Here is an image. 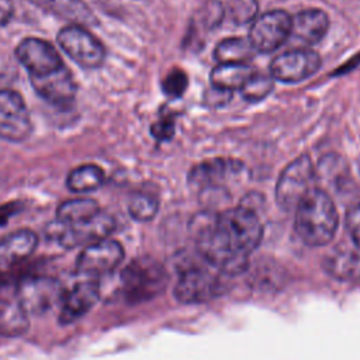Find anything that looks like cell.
<instances>
[{
  "label": "cell",
  "mask_w": 360,
  "mask_h": 360,
  "mask_svg": "<svg viewBox=\"0 0 360 360\" xmlns=\"http://www.w3.org/2000/svg\"><path fill=\"white\" fill-rule=\"evenodd\" d=\"M121 294L128 304H142L156 298L167 284L163 266L152 257H138L120 274Z\"/></svg>",
  "instance_id": "3957f363"
},
{
  "label": "cell",
  "mask_w": 360,
  "mask_h": 360,
  "mask_svg": "<svg viewBox=\"0 0 360 360\" xmlns=\"http://www.w3.org/2000/svg\"><path fill=\"white\" fill-rule=\"evenodd\" d=\"M273 87H274V80L270 75L255 72L239 91L242 93V97L246 101L257 103L260 100H264L271 93Z\"/></svg>",
  "instance_id": "d4e9b609"
},
{
  "label": "cell",
  "mask_w": 360,
  "mask_h": 360,
  "mask_svg": "<svg viewBox=\"0 0 360 360\" xmlns=\"http://www.w3.org/2000/svg\"><path fill=\"white\" fill-rule=\"evenodd\" d=\"M316 170L308 155H301L288 163L281 172L274 195L283 210H295L301 198L314 188Z\"/></svg>",
  "instance_id": "5b68a950"
},
{
  "label": "cell",
  "mask_w": 360,
  "mask_h": 360,
  "mask_svg": "<svg viewBox=\"0 0 360 360\" xmlns=\"http://www.w3.org/2000/svg\"><path fill=\"white\" fill-rule=\"evenodd\" d=\"M338 226V210L326 191L314 187L297 204L294 229L305 245L312 248L328 245Z\"/></svg>",
  "instance_id": "6da1fadb"
},
{
  "label": "cell",
  "mask_w": 360,
  "mask_h": 360,
  "mask_svg": "<svg viewBox=\"0 0 360 360\" xmlns=\"http://www.w3.org/2000/svg\"><path fill=\"white\" fill-rule=\"evenodd\" d=\"M242 163L232 159H211L195 165L188 174V183L198 191L218 187L228 177L238 174L242 170Z\"/></svg>",
  "instance_id": "2e32d148"
},
{
  "label": "cell",
  "mask_w": 360,
  "mask_h": 360,
  "mask_svg": "<svg viewBox=\"0 0 360 360\" xmlns=\"http://www.w3.org/2000/svg\"><path fill=\"white\" fill-rule=\"evenodd\" d=\"M124 259V248L114 239H103L84 246L76 259V271L83 276H103L115 270Z\"/></svg>",
  "instance_id": "7c38bea8"
},
{
  "label": "cell",
  "mask_w": 360,
  "mask_h": 360,
  "mask_svg": "<svg viewBox=\"0 0 360 360\" xmlns=\"http://www.w3.org/2000/svg\"><path fill=\"white\" fill-rule=\"evenodd\" d=\"M345 221L354 245L360 249V204H356L352 208H349Z\"/></svg>",
  "instance_id": "83f0119b"
},
{
  "label": "cell",
  "mask_w": 360,
  "mask_h": 360,
  "mask_svg": "<svg viewBox=\"0 0 360 360\" xmlns=\"http://www.w3.org/2000/svg\"><path fill=\"white\" fill-rule=\"evenodd\" d=\"M114 228V218L110 214L100 211L94 217L73 225H63L56 221L49 226V235L53 236L60 246L72 249L107 239L108 235L112 233Z\"/></svg>",
  "instance_id": "8992f818"
},
{
  "label": "cell",
  "mask_w": 360,
  "mask_h": 360,
  "mask_svg": "<svg viewBox=\"0 0 360 360\" xmlns=\"http://www.w3.org/2000/svg\"><path fill=\"white\" fill-rule=\"evenodd\" d=\"M65 294L62 283L49 276H30L15 288V297L28 316L48 314L62 304Z\"/></svg>",
  "instance_id": "277c9868"
},
{
  "label": "cell",
  "mask_w": 360,
  "mask_h": 360,
  "mask_svg": "<svg viewBox=\"0 0 360 360\" xmlns=\"http://www.w3.org/2000/svg\"><path fill=\"white\" fill-rule=\"evenodd\" d=\"M15 56L30 77L45 76L63 66L62 58L53 45L39 38L22 39L15 48Z\"/></svg>",
  "instance_id": "4fadbf2b"
},
{
  "label": "cell",
  "mask_w": 360,
  "mask_h": 360,
  "mask_svg": "<svg viewBox=\"0 0 360 360\" xmlns=\"http://www.w3.org/2000/svg\"><path fill=\"white\" fill-rule=\"evenodd\" d=\"M105 176L100 166L86 163L75 167L66 177V187L72 193L83 194L100 188L104 184Z\"/></svg>",
  "instance_id": "7402d4cb"
},
{
  "label": "cell",
  "mask_w": 360,
  "mask_h": 360,
  "mask_svg": "<svg viewBox=\"0 0 360 360\" xmlns=\"http://www.w3.org/2000/svg\"><path fill=\"white\" fill-rule=\"evenodd\" d=\"M291 35V15L284 10H270L255 17L249 30V42L256 52L270 53Z\"/></svg>",
  "instance_id": "ba28073f"
},
{
  "label": "cell",
  "mask_w": 360,
  "mask_h": 360,
  "mask_svg": "<svg viewBox=\"0 0 360 360\" xmlns=\"http://www.w3.org/2000/svg\"><path fill=\"white\" fill-rule=\"evenodd\" d=\"M253 73L255 70L250 65L218 63L212 69L210 80L212 87L232 93L233 90H240Z\"/></svg>",
  "instance_id": "ffe728a7"
},
{
  "label": "cell",
  "mask_w": 360,
  "mask_h": 360,
  "mask_svg": "<svg viewBox=\"0 0 360 360\" xmlns=\"http://www.w3.org/2000/svg\"><path fill=\"white\" fill-rule=\"evenodd\" d=\"M255 49L248 38H225L214 48V58L218 63L249 65L255 56Z\"/></svg>",
  "instance_id": "44dd1931"
},
{
  "label": "cell",
  "mask_w": 360,
  "mask_h": 360,
  "mask_svg": "<svg viewBox=\"0 0 360 360\" xmlns=\"http://www.w3.org/2000/svg\"><path fill=\"white\" fill-rule=\"evenodd\" d=\"M30 328V316L18 302L15 292L0 295V336L17 338Z\"/></svg>",
  "instance_id": "d6986e66"
},
{
  "label": "cell",
  "mask_w": 360,
  "mask_h": 360,
  "mask_svg": "<svg viewBox=\"0 0 360 360\" xmlns=\"http://www.w3.org/2000/svg\"><path fill=\"white\" fill-rule=\"evenodd\" d=\"M32 131L30 111L20 93L0 90V136L10 142L25 141Z\"/></svg>",
  "instance_id": "30bf717a"
},
{
  "label": "cell",
  "mask_w": 360,
  "mask_h": 360,
  "mask_svg": "<svg viewBox=\"0 0 360 360\" xmlns=\"http://www.w3.org/2000/svg\"><path fill=\"white\" fill-rule=\"evenodd\" d=\"M329 17L319 8H305L291 17V35L305 45L319 42L328 32Z\"/></svg>",
  "instance_id": "e0dca14e"
},
{
  "label": "cell",
  "mask_w": 360,
  "mask_h": 360,
  "mask_svg": "<svg viewBox=\"0 0 360 360\" xmlns=\"http://www.w3.org/2000/svg\"><path fill=\"white\" fill-rule=\"evenodd\" d=\"M32 89L53 105H68L75 100L76 83L63 65L60 69L39 77H30Z\"/></svg>",
  "instance_id": "5bb4252c"
},
{
  "label": "cell",
  "mask_w": 360,
  "mask_h": 360,
  "mask_svg": "<svg viewBox=\"0 0 360 360\" xmlns=\"http://www.w3.org/2000/svg\"><path fill=\"white\" fill-rule=\"evenodd\" d=\"M232 98V93L231 91H224L219 89L212 87L207 94H205V103L214 107H222L225 105L229 100Z\"/></svg>",
  "instance_id": "f546056e"
},
{
  "label": "cell",
  "mask_w": 360,
  "mask_h": 360,
  "mask_svg": "<svg viewBox=\"0 0 360 360\" xmlns=\"http://www.w3.org/2000/svg\"><path fill=\"white\" fill-rule=\"evenodd\" d=\"M38 246V236L31 229H18L0 239V264L13 266L30 257Z\"/></svg>",
  "instance_id": "ac0fdd59"
},
{
  "label": "cell",
  "mask_w": 360,
  "mask_h": 360,
  "mask_svg": "<svg viewBox=\"0 0 360 360\" xmlns=\"http://www.w3.org/2000/svg\"><path fill=\"white\" fill-rule=\"evenodd\" d=\"M215 229L228 250L249 256L260 243L263 226L256 212L249 207H236L217 214Z\"/></svg>",
  "instance_id": "7a4b0ae2"
},
{
  "label": "cell",
  "mask_w": 360,
  "mask_h": 360,
  "mask_svg": "<svg viewBox=\"0 0 360 360\" xmlns=\"http://www.w3.org/2000/svg\"><path fill=\"white\" fill-rule=\"evenodd\" d=\"M150 134L158 141H169L174 135V121L172 117H162L150 127Z\"/></svg>",
  "instance_id": "f1b7e54d"
},
{
  "label": "cell",
  "mask_w": 360,
  "mask_h": 360,
  "mask_svg": "<svg viewBox=\"0 0 360 360\" xmlns=\"http://www.w3.org/2000/svg\"><path fill=\"white\" fill-rule=\"evenodd\" d=\"M100 212V207L93 198H73L62 202L56 210V221L63 225L83 222Z\"/></svg>",
  "instance_id": "cb8c5ba5"
},
{
  "label": "cell",
  "mask_w": 360,
  "mask_h": 360,
  "mask_svg": "<svg viewBox=\"0 0 360 360\" xmlns=\"http://www.w3.org/2000/svg\"><path fill=\"white\" fill-rule=\"evenodd\" d=\"M100 298V284L94 280L77 283L65 294L59 311V323L70 325L84 316Z\"/></svg>",
  "instance_id": "9a60e30c"
},
{
  "label": "cell",
  "mask_w": 360,
  "mask_h": 360,
  "mask_svg": "<svg viewBox=\"0 0 360 360\" xmlns=\"http://www.w3.org/2000/svg\"><path fill=\"white\" fill-rule=\"evenodd\" d=\"M187 83H188V80H187L186 72L179 68H173L163 79L162 89L166 96H169L172 98H179L184 94V91L187 89Z\"/></svg>",
  "instance_id": "4316f807"
},
{
  "label": "cell",
  "mask_w": 360,
  "mask_h": 360,
  "mask_svg": "<svg viewBox=\"0 0 360 360\" xmlns=\"http://www.w3.org/2000/svg\"><path fill=\"white\" fill-rule=\"evenodd\" d=\"M13 1L11 0H0V27L6 25L13 17Z\"/></svg>",
  "instance_id": "4dcf8cb0"
},
{
  "label": "cell",
  "mask_w": 360,
  "mask_h": 360,
  "mask_svg": "<svg viewBox=\"0 0 360 360\" xmlns=\"http://www.w3.org/2000/svg\"><path fill=\"white\" fill-rule=\"evenodd\" d=\"M321 68V56L312 49H291L277 55L270 63V76L281 83H300Z\"/></svg>",
  "instance_id": "8fae6325"
},
{
  "label": "cell",
  "mask_w": 360,
  "mask_h": 360,
  "mask_svg": "<svg viewBox=\"0 0 360 360\" xmlns=\"http://www.w3.org/2000/svg\"><path fill=\"white\" fill-rule=\"evenodd\" d=\"M325 271L338 280L360 278V255L352 250H340L329 255L323 263Z\"/></svg>",
  "instance_id": "603a6c76"
},
{
  "label": "cell",
  "mask_w": 360,
  "mask_h": 360,
  "mask_svg": "<svg viewBox=\"0 0 360 360\" xmlns=\"http://www.w3.org/2000/svg\"><path fill=\"white\" fill-rule=\"evenodd\" d=\"M159 210L158 200L146 193L134 194L128 202L129 215L139 222H146L155 218Z\"/></svg>",
  "instance_id": "484cf974"
},
{
  "label": "cell",
  "mask_w": 360,
  "mask_h": 360,
  "mask_svg": "<svg viewBox=\"0 0 360 360\" xmlns=\"http://www.w3.org/2000/svg\"><path fill=\"white\" fill-rule=\"evenodd\" d=\"M60 49L77 65L86 69L100 68L105 59V51L101 42L86 28L68 25L56 35Z\"/></svg>",
  "instance_id": "52a82bcc"
},
{
  "label": "cell",
  "mask_w": 360,
  "mask_h": 360,
  "mask_svg": "<svg viewBox=\"0 0 360 360\" xmlns=\"http://www.w3.org/2000/svg\"><path fill=\"white\" fill-rule=\"evenodd\" d=\"M221 278L202 267H186L181 270L174 287V297L183 304H202L224 292Z\"/></svg>",
  "instance_id": "9c48e42d"
}]
</instances>
